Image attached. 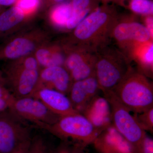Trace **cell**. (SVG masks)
<instances>
[{"label": "cell", "instance_id": "obj_1", "mask_svg": "<svg viewBox=\"0 0 153 153\" xmlns=\"http://www.w3.org/2000/svg\"><path fill=\"white\" fill-rule=\"evenodd\" d=\"M117 18L106 9H97L73 29L66 42L96 52L109 44L111 32Z\"/></svg>", "mask_w": 153, "mask_h": 153}, {"label": "cell", "instance_id": "obj_2", "mask_svg": "<svg viewBox=\"0 0 153 153\" xmlns=\"http://www.w3.org/2000/svg\"><path fill=\"white\" fill-rule=\"evenodd\" d=\"M113 91L130 112L140 113L153 107L152 83L132 67Z\"/></svg>", "mask_w": 153, "mask_h": 153}, {"label": "cell", "instance_id": "obj_3", "mask_svg": "<svg viewBox=\"0 0 153 153\" xmlns=\"http://www.w3.org/2000/svg\"><path fill=\"white\" fill-rule=\"evenodd\" d=\"M95 76L102 92L113 91L131 68V62L118 48L109 44L96 52Z\"/></svg>", "mask_w": 153, "mask_h": 153}, {"label": "cell", "instance_id": "obj_4", "mask_svg": "<svg viewBox=\"0 0 153 153\" xmlns=\"http://www.w3.org/2000/svg\"><path fill=\"white\" fill-rule=\"evenodd\" d=\"M40 70L34 55L12 60L5 69V84L16 98L32 97L38 84Z\"/></svg>", "mask_w": 153, "mask_h": 153}, {"label": "cell", "instance_id": "obj_5", "mask_svg": "<svg viewBox=\"0 0 153 153\" xmlns=\"http://www.w3.org/2000/svg\"><path fill=\"white\" fill-rule=\"evenodd\" d=\"M42 129L61 140L75 143L84 148L92 144L100 134L79 113L61 117L55 123L45 126Z\"/></svg>", "mask_w": 153, "mask_h": 153}, {"label": "cell", "instance_id": "obj_6", "mask_svg": "<svg viewBox=\"0 0 153 153\" xmlns=\"http://www.w3.org/2000/svg\"><path fill=\"white\" fill-rule=\"evenodd\" d=\"M102 93L110 105L112 124L132 146L136 153H143V143L146 134V131L113 91Z\"/></svg>", "mask_w": 153, "mask_h": 153}, {"label": "cell", "instance_id": "obj_7", "mask_svg": "<svg viewBox=\"0 0 153 153\" xmlns=\"http://www.w3.org/2000/svg\"><path fill=\"white\" fill-rule=\"evenodd\" d=\"M9 111L22 120L30 122L41 129L55 123L60 117L51 112L41 101L32 97L16 98L13 95Z\"/></svg>", "mask_w": 153, "mask_h": 153}, {"label": "cell", "instance_id": "obj_8", "mask_svg": "<svg viewBox=\"0 0 153 153\" xmlns=\"http://www.w3.org/2000/svg\"><path fill=\"white\" fill-rule=\"evenodd\" d=\"M153 38L143 24L131 19H117L111 32V39L128 59L134 47L153 41Z\"/></svg>", "mask_w": 153, "mask_h": 153}, {"label": "cell", "instance_id": "obj_9", "mask_svg": "<svg viewBox=\"0 0 153 153\" xmlns=\"http://www.w3.org/2000/svg\"><path fill=\"white\" fill-rule=\"evenodd\" d=\"M25 122L9 111L0 113V153H12L32 138Z\"/></svg>", "mask_w": 153, "mask_h": 153}, {"label": "cell", "instance_id": "obj_10", "mask_svg": "<svg viewBox=\"0 0 153 153\" xmlns=\"http://www.w3.org/2000/svg\"><path fill=\"white\" fill-rule=\"evenodd\" d=\"M48 36L41 30H35L11 38L0 47V60H13L34 53L47 43Z\"/></svg>", "mask_w": 153, "mask_h": 153}, {"label": "cell", "instance_id": "obj_11", "mask_svg": "<svg viewBox=\"0 0 153 153\" xmlns=\"http://www.w3.org/2000/svg\"><path fill=\"white\" fill-rule=\"evenodd\" d=\"M92 144L100 153H136L132 146L112 124L102 131Z\"/></svg>", "mask_w": 153, "mask_h": 153}, {"label": "cell", "instance_id": "obj_12", "mask_svg": "<svg viewBox=\"0 0 153 153\" xmlns=\"http://www.w3.org/2000/svg\"><path fill=\"white\" fill-rule=\"evenodd\" d=\"M72 83L73 81L70 74L64 66L44 68L40 70L38 84L35 91L39 88H48L67 95Z\"/></svg>", "mask_w": 153, "mask_h": 153}, {"label": "cell", "instance_id": "obj_13", "mask_svg": "<svg viewBox=\"0 0 153 153\" xmlns=\"http://www.w3.org/2000/svg\"><path fill=\"white\" fill-rule=\"evenodd\" d=\"M32 97L41 101L51 112L59 117L79 113L74 109L68 97L54 89L39 88Z\"/></svg>", "mask_w": 153, "mask_h": 153}, {"label": "cell", "instance_id": "obj_14", "mask_svg": "<svg viewBox=\"0 0 153 153\" xmlns=\"http://www.w3.org/2000/svg\"><path fill=\"white\" fill-rule=\"evenodd\" d=\"M81 114L100 133L112 125L110 105L106 98L97 95L85 107Z\"/></svg>", "mask_w": 153, "mask_h": 153}, {"label": "cell", "instance_id": "obj_15", "mask_svg": "<svg viewBox=\"0 0 153 153\" xmlns=\"http://www.w3.org/2000/svg\"><path fill=\"white\" fill-rule=\"evenodd\" d=\"M100 90L95 74L83 80L73 82L68 92V98L79 113Z\"/></svg>", "mask_w": 153, "mask_h": 153}, {"label": "cell", "instance_id": "obj_16", "mask_svg": "<svg viewBox=\"0 0 153 153\" xmlns=\"http://www.w3.org/2000/svg\"><path fill=\"white\" fill-rule=\"evenodd\" d=\"M34 53L40 66L47 68L64 66L65 56L62 45L47 42L38 47Z\"/></svg>", "mask_w": 153, "mask_h": 153}, {"label": "cell", "instance_id": "obj_17", "mask_svg": "<svg viewBox=\"0 0 153 153\" xmlns=\"http://www.w3.org/2000/svg\"><path fill=\"white\" fill-rule=\"evenodd\" d=\"M130 61L134 60L137 65V70L147 77L152 78L153 73V43L149 41L139 44L130 53Z\"/></svg>", "mask_w": 153, "mask_h": 153}, {"label": "cell", "instance_id": "obj_18", "mask_svg": "<svg viewBox=\"0 0 153 153\" xmlns=\"http://www.w3.org/2000/svg\"><path fill=\"white\" fill-rule=\"evenodd\" d=\"M27 19L21 10L13 6L0 14V33H7Z\"/></svg>", "mask_w": 153, "mask_h": 153}, {"label": "cell", "instance_id": "obj_19", "mask_svg": "<svg viewBox=\"0 0 153 153\" xmlns=\"http://www.w3.org/2000/svg\"><path fill=\"white\" fill-rule=\"evenodd\" d=\"M71 3H61L52 7L49 14V19L52 25L60 29H66V25L72 15Z\"/></svg>", "mask_w": 153, "mask_h": 153}, {"label": "cell", "instance_id": "obj_20", "mask_svg": "<svg viewBox=\"0 0 153 153\" xmlns=\"http://www.w3.org/2000/svg\"><path fill=\"white\" fill-rule=\"evenodd\" d=\"M72 13L66 25V29L72 30L76 27L90 13L91 0H72Z\"/></svg>", "mask_w": 153, "mask_h": 153}, {"label": "cell", "instance_id": "obj_21", "mask_svg": "<svg viewBox=\"0 0 153 153\" xmlns=\"http://www.w3.org/2000/svg\"><path fill=\"white\" fill-rule=\"evenodd\" d=\"M96 52L69 72L73 82L86 79L95 74Z\"/></svg>", "mask_w": 153, "mask_h": 153}, {"label": "cell", "instance_id": "obj_22", "mask_svg": "<svg viewBox=\"0 0 153 153\" xmlns=\"http://www.w3.org/2000/svg\"><path fill=\"white\" fill-rule=\"evenodd\" d=\"M41 3V0H17L14 6L21 10L28 19L37 13Z\"/></svg>", "mask_w": 153, "mask_h": 153}, {"label": "cell", "instance_id": "obj_23", "mask_svg": "<svg viewBox=\"0 0 153 153\" xmlns=\"http://www.w3.org/2000/svg\"><path fill=\"white\" fill-rule=\"evenodd\" d=\"M134 117L145 131L153 132V107L140 113H134Z\"/></svg>", "mask_w": 153, "mask_h": 153}, {"label": "cell", "instance_id": "obj_24", "mask_svg": "<svg viewBox=\"0 0 153 153\" xmlns=\"http://www.w3.org/2000/svg\"><path fill=\"white\" fill-rule=\"evenodd\" d=\"M130 7L135 13L146 16L152 15L153 3L151 0H131Z\"/></svg>", "mask_w": 153, "mask_h": 153}, {"label": "cell", "instance_id": "obj_25", "mask_svg": "<svg viewBox=\"0 0 153 153\" xmlns=\"http://www.w3.org/2000/svg\"><path fill=\"white\" fill-rule=\"evenodd\" d=\"M85 148L75 143L61 140L57 147L50 150L49 153H86Z\"/></svg>", "mask_w": 153, "mask_h": 153}, {"label": "cell", "instance_id": "obj_26", "mask_svg": "<svg viewBox=\"0 0 153 153\" xmlns=\"http://www.w3.org/2000/svg\"><path fill=\"white\" fill-rule=\"evenodd\" d=\"M50 151L45 139L41 135H37L31 138L26 153H49Z\"/></svg>", "mask_w": 153, "mask_h": 153}, {"label": "cell", "instance_id": "obj_27", "mask_svg": "<svg viewBox=\"0 0 153 153\" xmlns=\"http://www.w3.org/2000/svg\"><path fill=\"white\" fill-rule=\"evenodd\" d=\"M143 153H153V140L146 134L143 143Z\"/></svg>", "mask_w": 153, "mask_h": 153}, {"label": "cell", "instance_id": "obj_28", "mask_svg": "<svg viewBox=\"0 0 153 153\" xmlns=\"http://www.w3.org/2000/svg\"><path fill=\"white\" fill-rule=\"evenodd\" d=\"M13 95L11 94L8 96L0 97V113L9 111L10 101Z\"/></svg>", "mask_w": 153, "mask_h": 153}, {"label": "cell", "instance_id": "obj_29", "mask_svg": "<svg viewBox=\"0 0 153 153\" xmlns=\"http://www.w3.org/2000/svg\"><path fill=\"white\" fill-rule=\"evenodd\" d=\"M144 24L146 27L147 28L151 36L153 37V19L152 16H146L144 19Z\"/></svg>", "mask_w": 153, "mask_h": 153}, {"label": "cell", "instance_id": "obj_30", "mask_svg": "<svg viewBox=\"0 0 153 153\" xmlns=\"http://www.w3.org/2000/svg\"><path fill=\"white\" fill-rule=\"evenodd\" d=\"M31 138L20 145L19 147L17 148L12 153H26L29 148V146H30Z\"/></svg>", "mask_w": 153, "mask_h": 153}, {"label": "cell", "instance_id": "obj_31", "mask_svg": "<svg viewBox=\"0 0 153 153\" xmlns=\"http://www.w3.org/2000/svg\"><path fill=\"white\" fill-rule=\"evenodd\" d=\"M17 0H0V10L3 7L14 5Z\"/></svg>", "mask_w": 153, "mask_h": 153}, {"label": "cell", "instance_id": "obj_32", "mask_svg": "<svg viewBox=\"0 0 153 153\" xmlns=\"http://www.w3.org/2000/svg\"><path fill=\"white\" fill-rule=\"evenodd\" d=\"M11 94L8 89L6 88L4 85H0V97L8 96Z\"/></svg>", "mask_w": 153, "mask_h": 153}, {"label": "cell", "instance_id": "obj_33", "mask_svg": "<svg viewBox=\"0 0 153 153\" xmlns=\"http://www.w3.org/2000/svg\"><path fill=\"white\" fill-rule=\"evenodd\" d=\"M65 0H45L48 5L57 4L60 3H63Z\"/></svg>", "mask_w": 153, "mask_h": 153}, {"label": "cell", "instance_id": "obj_34", "mask_svg": "<svg viewBox=\"0 0 153 153\" xmlns=\"http://www.w3.org/2000/svg\"><path fill=\"white\" fill-rule=\"evenodd\" d=\"M5 85V82L4 78L1 72L0 71V85Z\"/></svg>", "mask_w": 153, "mask_h": 153}]
</instances>
